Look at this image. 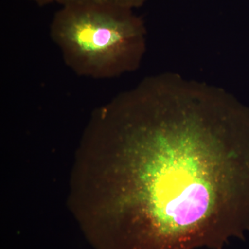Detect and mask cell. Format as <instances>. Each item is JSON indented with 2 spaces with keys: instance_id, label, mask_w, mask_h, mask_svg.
<instances>
[{
  "instance_id": "cell-1",
  "label": "cell",
  "mask_w": 249,
  "mask_h": 249,
  "mask_svg": "<svg viewBox=\"0 0 249 249\" xmlns=\"http://www.w3.org/2000/svg\"><path fill=\"white\" fill-rule=\"evenodd\" d=\"M240 119L225 93L175 77L118 100L124 249H222L238 233Z\"/></svg>"
},
{
  "instance_id": "cell-2",
  "label": "cell",
  "mask_w": 249,
  "mask_h": 249,
  "mask_svg": "<svg viewBox=\"0 0 249 249\" xmlns=\"http://www.w3.org/2000/svg\"><path fill=\"white\" fill-rule=\"evenodd\" d=\"M145 34L132 10L98 5L62 6L50 27L67 66L95 79L135 70L145 52Z\"/></svg>"
},
{
  "instance_id": "cell-3",
  "label": "cell",
  "mask_w": 249,
  "mask_h": 249,
  "mask_svg": "<svg viewBox=\"0 0 249 249\" xmlns=\"http://www.w3.org/2000/svg\"><path fill=\"white\" fill-rule=\"evenodd\" d=\"M146 0H56L61 6L73 5H98V6H115L132 10L139 7Z\"/></svg>"
},
{
  "instance_id": "cell-4",
  "label": "cell",
  "mask_w": 249,
  "mask_h": 249,
  "mask_svg": "<svg viewBox=\"0 0 249 249\" xmlns=\"http://www.w3.org/2000/svg\"><path fill=\"white\" fill-rule=\"evenodd\" d=\"M30 1L40 6H47L52 3L56 2V0H30Z\"/></svg>"
}]
</instances>
